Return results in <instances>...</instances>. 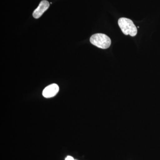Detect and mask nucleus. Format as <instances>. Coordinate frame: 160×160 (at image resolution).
<instances>
[{"mask_svg":"<svg viewBox=\"0 0 160 160\" xmlns=\"http://www.w3.org/2000/svg\"><path fill=\"white\" fill-rule=\"evenodd\" d=\"M118 24L121 30L126 35L134 37L137 34V28L132 20L127 18H120L118 21Z\"/></svg>","mask_w":160,"mask_h":160,"instance_id":"f257e3e1","label":"nucleus"},{"mask_svg":"<svg viewBox=\"0 0 160 160\" xmlns=\"http://www.w3.org/2000/svg\"><path fill=\"white\" fill-rule=\"evenodd\" d=\"M90 42L92 45L102 49H108L111 44L110 38L103 33L92 35L90 38Z\"/></svg>","mask_w":160,"mask_h":160,"instance_id":"f03ea898","label":"nucleus"},{"mask_svg":"<svg viewBox=\"0 0 160 160\" xmlns=\"http://www.w3.org/2000/svg\"><path fill=\"white\" fill-rule=\"evenodd\" d=\"M49 7V2L46 0H43L40 2L38 8L33 12L32 16L35 18H39L48 9Z\"/></svg>","mask_w":160,"mask_h":160,"instance_id":"7ed1b4c3","label":"nucleus"},{"mask_svg":"<svg viewBox=\"0 0 160 160\" xmlns=\"http://www.w3.org/2000/svg\"><path fill=\"white\" fill-rule=\"evenodd\" d=\"M65 160H74V158L71 156H67Z\"/></svg>","mask_w":160,"mask_h":160,"instance_id":"39448f33","label":"nucleus"},{"mask_svg":"<svg viewBox=\"0 0 160 160\" xmlns=\"http://www.w3.org/2000/svg\"></svg>","mask_w":160,"mask_h":160,"instance_id":"423d86ee","label":"nucleus"},{"mask_svg":"<svg viewBox=\"0 0 160 160\" xmlns=\"http://www.w3.org/2000/svg\"><path fill=\"white\" fill-rule=\"evenodd\" d=\"M59 90L57 84H52L47 86L43 90L42 95L46 98H51L56 95Z\"/></svg>","mask_w":160,"mask_h":160,"instance_id":"20e7f679","label":"nucleus"}]
</instances>
